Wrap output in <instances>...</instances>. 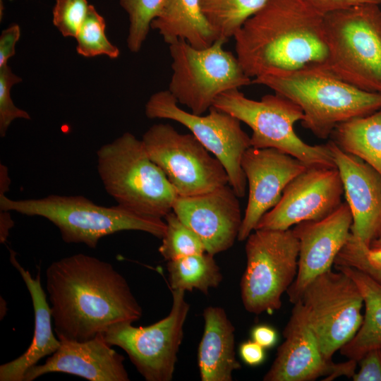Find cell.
Returning a JSON list of instances; mask_svg holds the SVG:
<instances>
[{
    "instance_id": "6da1fadb",
    "label": "cell",
    "mask_w": 381,
    "mask_h": 381,
    "mask_svg": "<svg viewBox=\"0 0 381 381\" xmlns=\"http://www.w3.org/2000/svg\"><path fill=\"white\" fill-rule=\"evenodd\" d=\"M46 287L59 339L86 341L143 314L126 279L110 263L88 255L53 262Z\"/></svg>"
},
{
    "instance_id": "7a4b0ae2",
    "label": "cell",
    "mask_w": 381,
    "mask_h": 381,
    "mask_svg": "<svg viewBox=\"0 0 381 381\" xmlns=\"http://www.w3.org/2000/svg\"><path fill=\"white\" fill-rule=\"evenodd\" d=\"M325 14L306 0H267L234 36L250 78L301 69L326 72Z\"/></svg>"
},
{
    "instance_id": "3957f363",
    "label": "cell",
    "mask_w": 381,
    "mask_h": 381,
    "mask_svg": "<svg viewBox=\"0 0 381 381\" xmlns=\"http://www.w3.org/2000/svg\"><path fill=\"white\" fill-rule=\"evenodd\" d=\"M297 105L302 126L319 138L331 136L335 127L348 120L381 109V94L360 90L326 72L301 69L253 78Z\"/></svg>"
},
{
    "instance_id": "277c9868",
    "label": "cell",
    "mask_w": 381,
    "mask_h": 381,
    "mask_svg": "<svg viewBox=\"0 0 381 381\" xmlns=\"http://www.w3.org/2000/svg\"><path fill=\"white\" fill-rule=\"evenodd\" d=\"M0 210L44 217L59 229L64 242L84 243L91 248L102 238L122 231H141L162 238L167 227L162 219L138 214L117 205H98L82 195L12 200L0 194Z\"/></svg>"
},
{
    "instance_id": "5b68a950",
    "label": "cell",
    "mask_w": 381,
    "mask_h": 381,
    "mask_svg": "<svg viewBox=\"0 0 381 381\" xmlns=\"http://www.w3.org/2000/svg\"><path fill=\"white\" fill-rule=\"evenodd\" d=\"M97 159L98 174L117 205L159 219L172 211L177 197L174 187L133 134L126 132L102 145Z\"/></svg>"
},
{
    "instance_id": "8992f818",
    "label": "cell",
    "mask_w": 381,
    "mask_h": 381,
    "mask_svg": "<svg viewBox=\"0 0 381 381\" xmlns=\"http://www.w3.org/2000/svg\"><path fill=\"white\" fill-rule=\"evenodd\" d=\"M326 73L381 94V8L365 4L325 15Z\"/></svg>"
},
{
    "instance_id": "52a82bcc",
    "label": "cell",
    "mask_w": 381,
    "mask_h": 381,
    "mask_svg": "<svg viewBox=\"0 0 381 381\" xmlns=\"http://www.w3.org/2000/svg\"><path fill=\"white\" fill-rule=\"evenodd\" d=\"M213 107L250 128V147L278 150L308 167H337L327 143L310 145L297 135L294 124L303 120V112L298 105L282 95L274 92L254 100L246 97L239 89H234L219 95Z\"/></svg>"
},
{
    "instance_id": "ba28073f",
    "label": "cell",
    "mask_w": 381,
    "mask_h": 381,
    "mask_svg": "<svg viewBox=\"0 0 381 381\" xmlns=\"http://www.w3.org/2000/svg\"><path fill=\"white\" fill-rule=\"evenodd\" d=\"M226 42L219 38L203 49L182 40L169 45L172 75L168 90L195 114L209 111L221 94L252 83L236 56L224 49Z\"/></svg>"
},
{
    "instance_id": "9c48e42d",
    "label": "cell",
    "mask_w": 381,
    "mask_h": 381,
    "mask_svg": "<svg viewBox=\"0 0 381 381\" xmlns=\"http://www.w3.org/2000/svg\"><path fill=\"white\" fill-rule=\"evenodd\" d=\"M246 266L240 282L245 309L253 314L280 309L298 272L299 242L291 229H255L246 238Z\"/></svg>"
},
{
    "instance_id": "30bf717a",
    "label": "cell",
    "mask_w": 381,
    "mask_h": 381,
    "mask_svg": "<svg viewBox=\"0 0 381 381\" xmlns=\"http://www.w3.org/2000/svg\"><path fill=\"white\" fill-rule=\"evenodd\" d=\"M141 140L177 196L202 194L229 184L224 166L192 133H181L169 123H157L145 131Z\"/></svg>"
},
{
    "instance_id": "8fae6325",
    "label": "cell",
    "mask_w": 381,
    "mask_h": 381,
    "mask_svg": "<svg viewBox=\"0 0 381 381\" xmlns=\"http://www.w3.org/2000/svg\"><path fill=\"white\" fill-rule=\"evenodd\" d=\"M171 308L163 319L146 327H135L131 322H119L102 333L109 344L125 351L147 381L173 379L190 304L184 291L171 290Z\"/></svg>"
},
{
    "instance_id": "7c38bea8",
    "label": "cell",
    "mask_w": 381,
    "mask_h": 381,
    "mask_svg": "<svg viewBox=\"0 0 381 381\" xmlns=\"http://www.w3.org/2000/svg\"><path fill=\"white\" fill-rule=\"evenodd\" d=\"M167 90L152 94L145 106L149 119L176 121L186 127L200 143L219 160L229 185L238 198L245 196L247 180L241 165L242 156L250 147V138L242 129L241 121L231 114L212 107L206 115L182 109Z\"/></svg>"
},
{
    "instance_id": "4fadbf2b",
    "label": "cell",
    "mask_w": 381,
    "mask_h": 381,
    "mask_svg": "<svg viewBox=\"0 0 381 381\" xmlns=\"http://www.w3.org/2000/svg\"><path fill=\"white\" fill-rule=\"evenodd\" d=\"M299 301L306 308L322 354L332 360L363 322L364 301L359 289L346 273L331 269L306 287Z\"/></svg>"
},
{
    "instance_id": "5bb4252c",
    "label": "cell",
    "mask_w": 381,
    "mask_h": 381,
    "mask_svg": "<svg viewBox=\"0 0 381 381\" xmlns=\"http://www.w3.org/2000/svg\"><path fill=\"white\" fill-rule=\"evenodd\" d=\"M284 329V342L265 376L264 381H312L319 377L330 381L341 376L352 377L356 361L334 363L322 354L311 327L306 308L301 301L294 304Z\"/></svg>"
},
{
    "instance_id": "9a60e30c",
    "label": "cell",
    "mask_w": 381,
    "mask_h": 381,
    "mask_svg": "<svg viewBox=\"0 0 381 381\" xmlns=\"http://www.w3.org/2000/svg\"><path fill=\"white\" fill-rule=\"evenodd\" d=\"M344 188L337 167H312L285 188L278 203L255 229L286 230L301 222L322 219L342 203Z\"/></svg>"
},
{
    "instance_id": "2e32d148",
    "label": "cell",
    "mask_w": 381,
    "mask_h": 381,
    "mask_svg": "<svg viewBox=\"0 0 381 381\" xmlns=\"http://www.w3.org/2000/svg\"><path fill=\"white\" fill-rule=\"evenodd\" d=\"M241 165L248 184V203L238 236L243 241L278 203L286 186L308 167L278 150L253 147L245 151Z\"/></svg>"
},
{
    "instance_id": "e0dca14e",
    "label": "cell",
    "mask_w": 381,
    "mask_h": 381,
    "mask_svg": "<svg viewBox=\"0 0 381 381\" xmlns=\"http://www.w3.org/2000/svg\"><path fill=\"white\" fill-rule=\"evenodd\" d=\"M352 221L345 202L325 218L301 222L292 229L299 242V254L296 277L286 291L291 303L300 301L314 279L332 269L350 236Z\"/></svg>"
},
{
    "instance_id": "ac0fdd59",
    "label": "cell",
    "mask_w": 381,
    "mask_h": 381,
    "mask_svg": "<svg viewBox=\"0 0 381 381\" xmlns=\"http://www.w3.org/2000/svg\"><path fill=\"white\" fill-rule=\"evenodd\" d=\"M238 198L227 184L202 194L177 196L172 211L200 238L206 252L214 255L238 240L243 220Z\"/></svg>"
},
{
    "instance_id": "d6986e66",
    "label": "cell",
    "mask_w": 381,
    "mask_h": 381,
    "mask_svg": "<svg viewBox=\"0 0 381 381\" xmlns=\"http://www.w3.org/2000/svg\"><path fill=\"white\" fill-rule=\"evenodd\" d=\"M352 215L351 235L363 245L381 238V175L365 162L327 143Z\"/></svg>"
},
{
    "instance_id": "ffe728a7",
    "label": "cell",
    "mask_w": 381,
    "mask_h": 381,
    "mask_svg": "<svg viewBox=\"0 0 381 381\" xmlns=\"http://www.w3.org/2000/svg\"><path fill=\"white\" fill-rule=\"evenodd\" d=\"M60 346L44 364L25 373L23 381H32L50 373H64L90 381H129L125 358L111 348L102 333L86 341L59 339Z\"/></svg>"
},
{
    "instance_id": "44dd1931",
    "label": "cell",
    "mask_w": 381,
    "mask_h": 381,
    "mask_svg": "<svg viewBox=\"0 0 381 381\" xmlns=\"http://www.w3.org/2000/svg\"><path fill=\"white\" fill-rule=\"evenodd\" d=\"M10 261L20 274L32 298L35 328L33 338L26 351L17 358L0 366V381H23L25 372L46 356H51L60 346L54 335L51 307L42 287L40 273L32 277L18 262L10 250Z\"/></svg>"
},
{
    "instance_id": "7402d4cb",
    "label": "cell",
    "mask_w": 381,
    "mask_h": 381,
    "mask_svg": "<svg viewBox=\"0 0 381 381\" xmlns=\"http://www.w3.org/2000/svg\"><path fill=\"white\" fill-rule=\"evenodd\" d=\"M204 331L198 349L202 381H231L241 368L236 358L235 327L224 308L208 306L203 311Z\"/></svg>"
},
{
    "instance_id": "603a6c76",
    "label": "cell",
    "mask_w": 381,
    "mask_h": 381,
    "mask_svg": "<svg viewBox=\"0 0 381 381\" xmlns=\"http://www.w3.org/2000/svg\"><path fill=\"white\" fill-rule=\"evenodd\" d=\"M150 28L169 45L182 40L203 49L219 39L202 13L200 0H165Z\"/></svg>"
},
{
    "instance_id": "cb8c5ba5",
    "label": "cell",
    "mask_w": 381,
    "mask_h": 381,
    "mask_svg": "<svg viewBox=\"0 0 381 381\" xmlns=\"http://www.w3.org/2000/svg\"><path fill=\"white\" fill-rule=\"evenodd\" d=\"M334 267L354 281L363 298L365 313L361 326L355 336L339 350L341 355L358 362L368 351L381 349V284L358 269Z\"/></svg>"
},
{
    "instance_id": "d4e9b609",
    "label": "cell",
    "mask_w": 381,
    "mask_h": 381,
    "mask_svg": "<svg viewBox=\"0 0 381 381\" xmlns=\"http://www.w3.org/2000/svg\"><path fill=\"white\" fill-rule=\"evenodd\" d=\"M331 136L341 150L361 159L381 175V109L339 123Z\"/></svg>"
},
{
    "instance_id": "484cf974",
    "label": "cell",
    "mask_w": 381,
    "mask_h": 381,
    "mask_svg": "<svg viewBox=\"0 0 381 381\" xmlns=\"http://www.w3.org/2000/svg\"><path fill=\"white\" fill-rule=\"evenodd\" d=\"M167 269L171 290H198L207 295L223 279L214 255L207 252L167 261Z\"/></svg>"
},
{
    "instance_id": "4316f807",
    "label": "cell",
    "mask_w": 381,
    "mask_h": 381,
    "mask_svg": "<svg viewBox=\"0 0 381 381\" xmlns=\"http://www.w3.org/2000/svg\"><path fill=\"white\" fill-rule=\"evenodd\" d=\"M267 0H200V4L218 38L228 41Z\"/></svg>"
},
{
    "instance_id": "83f0119b",
    "label": "cell",
    "mask_w": 381,
    "mask_h": 381,
    "mask_svg": "<svg viewBox=\"0 0 381 381\" xmlns=\"http://www.w3.org/2000/svg\"><path fill=\"white\" fill-rule=\"evenodd\" d=\"M166 231L161 238L159 252L163 258L172 260L206 252L200 238L171 211L165 217Z\"/></svg>"
},
{
    "instance_id": "f1b7e54d",
    "label": "cell",
    "mask_w": 381,
    "mask_h": 381,
    "mask_svg": "<svg viewBox=\"0 0 381 381\" xmlns=\"http://www.w3.org/2000/svg\"><path fill=\"white\" fill-rule=\"evenodd\" d=\"M105 28V20L94 6L90 5L87 14L75 37L78 54L84 57L105 55L113 59L118 58L120 51L107 39Z\"/></svg>"
},
{
    "instance_id": "f546056e",
    "label": "cell",
    "mask_w": 381,
    "mask_h": 381,
    "mask_svg": "<svg viewBox=\"0 0 381 381\" xmlns=\"http://www.w3.org/2000/svg\"><path fill=\"white\" fill-rule=\"evenodd\" d=\"M164 1L120 0L121 6L129 18L126 43L131 52L137 53L140 50L151 28V23L159 14Z\"/></svg>"
},
{
    "instance_id": "4dcf8cb0",
    "label": "cell",
    "mask_w": 381,
    "mask_h": 381,
    "mask_svg": "<svg viewBox=\"0 0 381 381\" xmlns=\"http://www.w3.org/2000/svg\"><path fill=\"white\" fill-rule=\"evenodd\" d=\"M87 0H56L53 24L65 37H75L89 9Z\"/></svg>"
},
{
    "instance_id": "1f68e13d",
    "label": "cell",
    "mask_w": 381,
    "mask_h": 381,
    "mask_svg": "<svg viewBox=\"0 0 381 381\" xmlns=\"http://www.w3.org/2000/svg\"><path fill=\"white\" fill-rule=\"evenodd\" d=\"M22 79L7 65L0 68V135L4 137L12 121L16 119L30 120V114L17 107L11 97V87Z\"/></svg>"
},
{
    "instance_id": "d6a6232c",
    "label": "cell",
    "mask_w": 381,
    "mask_h": 381,
    "mask_svg": "<svg viewBox=\"0 0 381 381\" xmlns=\"http://www.w3.org/2000/svg\"><path fill=\"white\" fill-rule=\"evenodd\" d=\"M334 265L351 267L368 274L381 284V268L368 262L363 250V244L350 236L337 255Z\"/></svg>"
},
{
    "instance_id": "836d02e7",
    "label": "cell",
    "mask_w": 381,
    "mask_h": 381,
    "mask_svg": "<svg viewBox=\"0 0 381 381\" xmlns=\"http://www.w3.org/2000/svg\"><path fill=\"white\" fill-rule=\"evenodd\" d=\"M358 363L360 368L352 376L353 381H381V349L368 351Z\"/></svg>"
},
{
    "instance_id": "e575fe53",
    "label": "cell",
    "mask_w": 381,
    "mask_h": 381,
    "mask_svg": "<svg viewBox=\"0 0 381 381\" xmlns=\"http://www.w3.org/2000/svg\"><path fill=\"white\" fill-rule=\"evenodd\" d=\"M20 37V28L13 24L0 35V68L7 66L8 59L15 54V47Z\"/></svg>"
},
{
    "instance_id": "d590c367",
    "label": "cell",
    "mask_w": 381,
    "mask_h": 381,
    "mask_svg": "<svg viewBox=\"0 0 381 381\" xmlns=\"http://www.w3.org/2000/svg\"><path fill=\"white\" fill-rule=\"evenodd\" d=\"M323 14L365 4H381V0H306Z\"/></svg>"
},
{
    "instance_id": "8d00e7d4",
    "label": "cell",
    "mask_w": 381,
    "mask_h": 381,
    "mask_svg": "<svg viewBox=\"0 0 381 381\" xmlns=\"http://www.w3.org/2000/svg\"><path fill=\"white\" fill-rule=\"evenodd\" d=\"M238 352L242 361L250 366L259 365L265 358V348L253 339L243 342Z\"/></svg>"
},
{
    "instance_id": "74e56055",
    "label": "cell",
    "mask_w": 381,
    "mask_h": 381,
    "mask_svg": "<svg viewBox=\"0 0 381 381\" xmlns=\"http://www.w3.org/2000/svg\"><path fill=\"white\" fill-rule=\"evenodd\" d=\"M251 338L265 349L272 347L277 341V332L274 328L267 325H259L251 330Z\"/></svg>"
},
{
    "instance_id": "f35d334b",
    "label": "cell",
    "mask_w": 381,
    "mask_h": 381,
    "mask_svg": "<svg viewBox=\"0 0 381 381\" xmlns=\"http://www.w3.org/2000/svg\"><path fill=\"white\" fill-rule=\"evenodd\" d=\"M0 241L1 243H4L9 235L10 229L14 225V222L9 211L0 210Z\"/></svg>"
},
{
    "instance_id": "ab89813d",
    "label": "cell",
    "mask_w": 381,
    "mask_h": 381,
    "mask_svg": "<svg viewBox=\"0 0 381 381\" xmlns=\"http://www.w3.org/2000/svg\"><path fill=\"white\" fill-rule=\"evenodd\" d=\"M365 256L370 264L381 268V243L370 247L363 245Z\"/></svg>"
},
{
    "instance_id": "60d3db41",
    "label": "cell",
    "mask_w": 381,
    "mask_h": 381,
    "mask_svg": "<svg viewBox=\"0 0 381 381\" xmlns=\"http://www.w3.org/2000/svg\"><path fill=\"white\" fill-rule=\"evenodd\" d=\"M10 179L8 168L1 164L0 165V194H5L9 189Z\"/></svg>"
},
{
    "instance_id": "b9f144b4",
    "label": "cell",
    "mask_w": 381,
    "mask_h": 381,
    "mask_svg": "<svg viewBox=\"0 0 381 381\" xmlns=\"http://www.w3.org/2000/svg\"><path fill=\"white\" fill-rule=\"evenodd\" d=\"M380 243H381V238H379L378 240L374 241V242L371 244V246L375 245V244H380Z\"/></svg>"
}]
</instances>
